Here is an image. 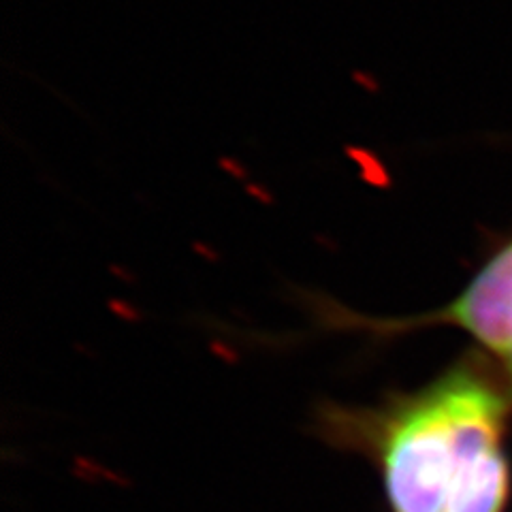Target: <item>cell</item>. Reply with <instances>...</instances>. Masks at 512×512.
Wrapping results in <instances>:
<instances>
[{
    "mask_svg": "<svg viewBox=\"0 0 512 512\" xmlns=\"http://www.w3.org/2000/svg\"><path fill=\"white\" fill-rule=\"evenodd\" d=\"M510 419L504 380L474 352L419 389L374 404H320L312 429L372 463L389 512H506Z\"/></svg>",
    "mask_w": 512,
    "mask_h": 512,
    "instance_id": "1",
    "label": "cell"
},
{
    "mask_svg": "<svg viewBox=\"0 0 512 512\" xmlns=\"http://www.w3.org/2000/svg\"><path fill=\"white\" fill-rule=\"evenodd\" d=\"M312 310L320 327L372 338H397L434 327L457 329L476 342L512 395V233L493 246L474 276L440 308L410 316H370L316 295Z\"/></svg>",
    "mask_w": 512,
    "mask_h": 512,
    "instance_id": "2",
    "label": "cell"
}]
</instances>
